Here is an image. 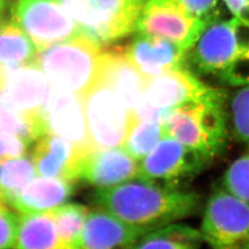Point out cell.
I'll return each instance as SVG.
<instances>
[{
    "instance_id": "6da1fadb",
    "label": "cell",
    "mask_w": 249,
    "mask_h": 249,
    "mask_svg": "<svg viewBox=\"0 0 249 249\" xmlns=\"http://www.w3.org/2000/svg\"><path fill=\"white\" fill-rule=\"evenodd\" d=\"M90 200L95 208L147 231L180 223L196 215L202 204L201 196L195 191L162 187L137 178L96 189Z\"/></svg>"
},
{
    "instance_id": "7a4b0ae2",
    "label": "cell",
    "mask_w": 249,
    "mask_h": 249,
    "mask_svg": "<svg viewBox=\"0 0 249 249\" xmlns=\"http://www.w3.org/2000/svg\"><path fill=\"white\" fill-rule=\"evenodd\" d=\"M101 46L85 36L38 50L36 64L52 89L83 95L98 79Z\"/></svg>"
},
{
    "instance_id": "3957f363",
    "label": "cell",
    "mask_w": 249,
    "mask_h": 249,
    "mask_svg": "<svg viewBox=\"0 0 249 249\" xmlns=\"http://www.w3.org/2000/svg\"><path fill=\"white\" fill-rule=\"evenodd\" d=\"M249 48V24L215 10L204 19L196 42L186 52L185 67L197 74L220 75Z\"/></svg>"
},
{
    "instance_id": "277c9868",
    "label": "cell",
    "mask_w": 249,
    "mask_h": 249,
    "mask_svg": "<svg viewBox=\"0 0 249 249\" xmlns=\"http://www.w3.org/2000/svg\"><path fill=\"white\" fill-rule=\"evenodd\" d=\"M223 101L196 100L174 108L164 132L213 160L226 145L227 125Z\"/></svg>"
},
{
    "instance_id": "5b68a950",
    "label": "cell",
    "mask_w": 249,
    "mask_h": 249,
    "mask_svg": "<svg viewBox=\"0 0 249 249\" xmlns=\"http://www.w3.org/2000/svg\"><path fill=\"white\" fill-rule=\"evenodd\" d=\"M81 36L99 46L110 45L136 31L148 0H59Z\"/></svg>"
},
{
    "instance_id": "8992f818",
    "label": "cell",
    "mask_w": 249,
    "mask_h": 249,
    "mask_svg": "<svg viewBox=\"0 0 249 249\" xmlns=\"http://www.w3.org/2000/svg\"><path fill=\"white\" fill-rule=\"evenodd\" d=\"M212 159L164 135L139 161L137 178L171 188H184L198 177Z\"/></svg>"
},
{
    "instance_id": "52a82bcc",
    "label": "cell",
    "mask_w": 249,
    "mask_h": 249,
    "mask_svg": "<svg viewBox=\"0 0 249 249\" xmlns=\"http://www.w3.org/2000/svg\"><path fill=\"white\" fill-rule=\"evenodd\" d=\"M199 232L213 249H249V203L216 187L205 207Z\"/></svg>"
},
{
    "instance_id": "ba28073f",
    "label": "cell",
    "mask_w": 249,
    "mask_h": 249,
    "mask_svg": "<svg viewBox=\"0 0 249 249\" xmlns=\"http://www.w3.org/2000/svg\"><path fill=\"white\" fill-rule=\"evenodd\" d=\"M82 99L89 144L101 149L120 147L130 117L123 101L99 79Z\"/></svg>"
},
{
    "instance_id": "9c48e42d",
    "label": "cell",
    "mask_w": 249,
    "mask_h": 249,
    "mask_svg": "<svg viewBox=\"0 0 249 249\" xmlns=\"http://www.w3.org/2000/svg\"><path fill=\"white\" fill-rule=\"evenodd\" d=\"M11 16L38 50L80 35L59 0H18L11 8Z\"/></svg>"
},
{
    "instance_id": "30bf717a",
    "label": "cell",
    "mask_w": 249,
    "mask_h": 249,
    "mask_svg": "<svg viewBox=\"0 0 249 249\" xmlns=\"http://www.w3.org/2000/svg\"><path fill=\"white\" fill-rule=\"evenodd\" d=\"M203 26L204 20L192 15L181 0H148L135 32L159 36L187 52L196 42Z\"/></svg>"
},
{
    "instance_id": "8fae6325",
    "label": "cell",
    "mask_w": 249,
    "mask_h": 249,
    "mask_svg": "<svg viewBox=\"0 0 249 249\" xmlns=\"http://www.w3.org/2000/svg\"><path fill=\"white\" fill-rule=\"evenodd\" d=\"M2 74L0 103L25 116H42L52 87L38 65L34 63L2 69Z\"/></svg>"
},
{
    "instance_id": "7c38bea8",
    "label": "cell",
    "mask_w": 249,
    "mask_h": 249,
    "mask_svg": "<svg viewBox=\"0 0 249 249\" xmlns=\"http://www.w3.org/2000/svg\"><path fill=\"white\" fill-rule=\"evenodd\" d=\"M139 161L120 147L94 148L80 151L77 160L76 182L102 189L137 178Z\"/></svg>"
},
{
    "instance_id": "4fadbf2b",
    "label": "cell",
    "mask_w": 249,
    "mask_h": 249,
    "mask_svg": "<svg viewBox=\"0 0 249 249\" xmlns=\"http://www.w3.org/2000/svg\"><path fill=\"white\" fill-rule=\"evenodd\" d=\"M144 98L151 107L174 109L196 100L224 101L223 92L201 82L187 68L162 73L146 83Z\"/></svg>"
},
{
    "instance_id": "5bb4252c",
    "label": "cell",
    "mask_w": 249,
    "mask_h": 249,
    "mask_svg": "<svg viewBox=\"0 0 249 249\" xmlns=\"http://www.w3.org/2000/svg\"><path fill=\"white\" fill-rule=\"evenodd\" d=\"M124 53L146 83L162 73L185 68L186 51L159 36L138 34Z\"/></svg>"
},
{
    "instance_id": "9a60e30c",
    "label": "cell",
    "mask_w": 249,
    "mask_h": 249,
    "mask_svg": "<svg viewBox=\"0 0 249 249\" xmlns=\"http://www.w3.org/2000/svg\"><path fill=\"white\" fill-rule=\"evenodd\" d=\"M124 223L107 211L89 210L85 226L74 249H132L147 232Z\"/></svg>"
},
{
    "instance_id": "2e32d148",
    "label": "cell",
    "mask_w": 249,
    "mask_h": 249,
    "mask_svg": "<svg viewBox=\"0 0 249 249\" xmlns=\"http://www.w3.org/2000/svg\"><path fill=\"white\" fill-rule=\"evenodd\" d=\"M42 116L48 132L61 136L80 149L92 147L88 140L81 95L52 89Z\"/></svg>"
},
{
    "instance_id": "e0dca14e",
    "label": "cell",
    "mask_w": 249,
    "mask_h": 249,
    "mask_svg": "<svg viewBox=\"0 0 249 249\" xmlns=\"http://www.w3.org/2000/svg\"><path fill=\"white\" fill-rule=\"evenodd\" d=\"M98 79L123 101L130 112H134L144 99L146 81L124 51H102Z\"/></svg>"
},
{
    "instance_id": "ac0fdd59",
    "label": "cell",
    "mask_w": 249,
    "mask_h": 249,
    "mask_svg": "<svg viewBox=\"0 0 249 249\" xmlns=\"http://www.w3.org/2000/svg\"><path fill=\"white\" fill-rule=\"evenodd\" d=\"M30 157L36 175L76 182L75 171L80 149L67 139L53 132H46L33 143Z\"/></svg>"
},
{
    "instance_id": "d6986e66",
    "label": "cell",
    "mask_w": 249,
    "mask_h": 249,
    "mask_svg": "<svg viewBox=\"0 0 249 249\" xmlns=\"http://www.w3.org/2000/svg\"><path fill=\"white\" fill-rule=\"evenodd\" d=\"M76 183L58 178H35L8 204L19 213H37L52 211L71 197Z\"/></svg>"
},
{
    "instance_id": "ffe728a7",
    "label": "cell",
    "mask_w": 249,
    "mask_h": 249,
    "mask_svg": "<svg viewBox=\"0 0 249 249\" xmlns=\"http://www.w3.org/2000/svg\"><path fill=\"white\" fill-rule=\"evenodd\" d=\"M13 249H68L49 212L19 213Z\"/></svg>"
},
{
    "instance_id": "44dd1931",
    "label": "cell",
    "mask_w": 249,
    "mask_h": 249,
    "mask_svg": "<svg viewBox=\"0 0 249 249\" xmlns=\"http://www.w3.org/2000/svg\"><path fill=\"white\" fill-rule=\"evenodd\" d=\"M38 49L26 33L11 20L0 27V68L36 63Z\"/></svg>"
},
{
    "instance_id": "7402d4cb",
    "label": "cell",
    "mask_w": 249,
    "mask_h": 249,
    "mask_svg": "<svg viewBox=\"0 0 249 249\" xmlns=\"http://www.w3.org/2000/svg\"><path fill=\"white\" fill-rule=\"evenodd\" d=\"M165 135L163 124L143 118L130 112V117L120 148L140 161L157 145Z\"/></svg>"
},
{
    "instance_id": "603a6c76",
    "label": "cell",
    "mask_w": 249,
    "mask_h": 249,
    "mask_svg": "<svg viewBox=\"0 0 249 249\" xmlns=\"http://www.w3.org/2000/svg\"><path fill=\"white\" fill-rule=\"evenodd\" d=\"M202 241L198 230L176 223L147 232L132 249H200Z\"/></svg>"
},
{
    "instance_id": "cb8c5ba5",
    "label": "cell",
    "mask_w": 249,
    "mask_h": 249,
    "mask_svg": "<svg viewBox=\"0 0 249 249\" xmlns=\"http://www.w3.org/2000/svg\"><path fill=\"white\" fill-rule=\"evenodd\" d=\"M36 176L31 157L0 158V195L8 203Z\"/></svg>"
},
{
    "instance_id": "d4e9b609",
    "label": "cell",
    "mask_w": 249,
    "mask_h": 249,
    "mask_svg": "<svg viewBox=\"0 0 249 249\" xmlns=\"http://www.w3.org/2000/svg\"><path fill=\"white\" fill-rule=\"evenodd\" d=\"M89 209L79 203H65L49 213L53 217L59 237L68 249H74L80 239Z\"/></svg>"
},
{
    "instance_id": "484cf974",
    "label": "cell",
    "mask_w": 249,
    "mask_h": 249,
    "mask_svg": "<svg viewBox=\"0 0 249 249\" xmlns=\"http://www.w3.org/2000/svg\"><path fill=\"white\" fill-rule=\"evenodd\" d=\"M0 130L14 134L30 144L48 132L42 116H28L14 112L0 103Z\"/></svg>"
},
{
    "instance_id": "4316f807",
    "label": "cell",
    "mask_w": 249,
    "mask_h": 249,
    "mask_svg": "<svg viewBox=\"0 0 249 249\" xmlns=\"http://www.w3.org/2000/svg\"><path fill=\"white\" fill-rule=\"evenodd\" d=\"M222 187L249 203V152L237 158L224 172Z\"/></svg>"
},
{
    "instance_id": "83f0119b",
    "label": "cell",
    "mask_w": 249,
    "mask_h": 249,
    "mask_svg": "<svg viewBox=\"0 0 249 249\" xmlns=\"http://www.w3.org/2000/svg\"><path fill=\"white\" fill-rule=\"evenodd\" d=\"M230 117L233 136L238 142L249 146V85L232 95Z\"/></svg>"
},
{
    "instance_id": "f1b7e54d",
    "label": "cell",
    "mask_w": 249,
    "mask_h": 249,
    "mask_svg": "<svg viewBox=\"0 0 249 249\" xmlns=\"http://www.w3.org/2000/svg\"><path fill=\"white\" fill-rule=\"evenodd\" d=\"M219 76L224 82L232 86L249 85V48Z\"/></svg>"
},
{
    "instance_id": "f546056e",
    "label": "cell",
    "mask_w": 249,
    "mask_h": 249,
    "mask_svg": "<svg viewBox=\"0 0 249 249\" xmlns=\"http://www.w3.org/2000/svg\"><path fill=\"white\" fill-rule=\"evenodd\" d=\"M18 216L10 210L0 212V249H13L18 232Z\"/></svg>"
},
{
    "instance_id": "4dcf8cb0",
    "label": "cell",
    "mask_w": 249,
    "mask_h": 249,
    "mask_svg": "<svg viewBox=\"0 0 249 249\" xmlns=\"http://www.w3.org/2000/svg\"><path fill=\"white\" fill-rule=\"evenodd\" d=\"M29 144L14 134L0 130V158L24 155Z\"/></svg>"
},
{
    "instance_id": "1f68e13d",
    "label": "cell",
    "mask_w": 249,
    "mask_h": 249,
    "mask_svg": "<svg viewBox=\"0 0 249 249\" xmlns=\"http://www.w3.org/2000/svg\"><path fill=\"white\" fill-rule=\"evenodd\" d=\"M218 1L219 0H181L192 15L203 20L215 12Z\"/></svg>"
},
{
    "instance_id": "d6a6232c",
    "label": "cell",
    "mask_w": 249,
    "mask_h": 249,
    "mask_svg": "<svg viewBox=\"0 0 249 249\" xmlns=\"http://www.w3.org/2000/svg\"><path fill=\"white\" fill-rule=\"evenodd\" d=\"M231 15L249 24V0H223Z\"/></svg>"
},
{
    "instance_id": "836d02e7",
    "label": "cell",
    "mask_w": 249,
    "mask_h": 249,
    "mask_svg": "<svg viewBox=\"0 0 249 249\" xmlns=\"http://www.w3.org/2000/svg\"><path fill=\"white\" fill-rule=\"evenodd\" d=\"M10 4V0H0V18H2L4 13L7 11Z\"/></svg>"
},
{
    "instance_id": "e575fe53",
    "label": "cell",
    "mask_w": 249,
    "mask_h": 249,
    "mask_svg": "<svg viewBox=\"0 0 249 249\" xmlns=\"http://www.w3.org/2000/svg\"><path fill=\"white\" fill-rule=\"evenodd\" d=\"M9 204L7 203V201L5 200V198L0 195V212L6 211V210H9Z\"/></svg>"
},
{
    "instance_id": "d590c367",
    "label": "cell",
    "mask_w": 249,
    "mask_h": 249,
    "mask_svg": "<svg viewBox=\"0 0 249 249\" xmlns=\"http://www.w3.org/2000/svg\"><path fill=\"white\" fill-rule=\"evenodd\" d=\"M2 85H3V74H2V69L0 68V91L2 89Z\"/></svg>"
},
{
    "instance_id": "8d00e7d4",
    "label": "cell",
    "mask_w": 249,
    "mask_h": 249,
    "mask_svg": "<svg viewBox=\"0 0 249 249\" xmlns=\"http://www.w3.org/2000/svg\"><path fill=\"white\" fill-rule=\"evenodd\" d=\"M2 23H3V22H2V20H1V18H0V27L2 25Z\"/></svg>"
}]
</instances>
